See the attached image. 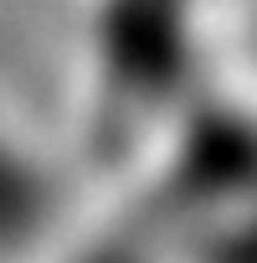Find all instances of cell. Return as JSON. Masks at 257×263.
I'll return each mask as SVG.
<instances>
[{
    "label": "cell",
    "instance_id": "obj_1",
    "mask_svg": "<svg viewBox=\"0 0 257 263\" xmlns=\"http://www.w3.org/2000/svg\"><path fill=\"white\" fill-rule=\"evenodd\" d=\"M41 222V181L0 145V242H21Z\"/></svg>",
    "mask_w": 257,
    "mask_h": 263
}]
</instances>
